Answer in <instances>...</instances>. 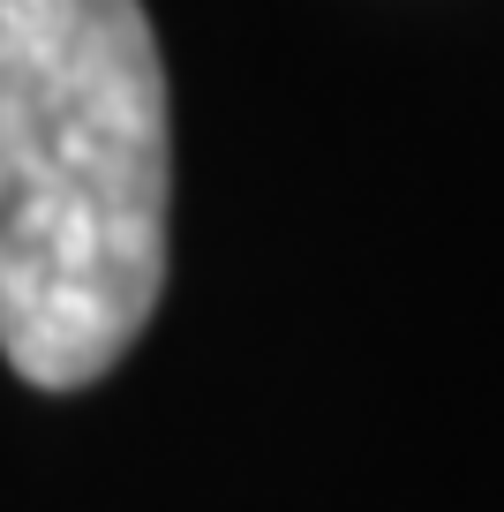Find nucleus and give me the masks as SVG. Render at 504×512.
Listing matches in <instances>:
<instances>
[{
    "label": "nucleus",
    "instance_id": "1",
    "mask_svg": "<svg viewBox=\"0 0 504 512\" xmlns=\"http://www.w3.org/2000/svg\"><path fill=\"white\" fill-rule=\"evenodd\" d=\"M174 121L143 0H0V354L98 384L166 287Z\"/></svg>",
    "mask_w": 504,
    "mask_h": 512
}]
</instances>
